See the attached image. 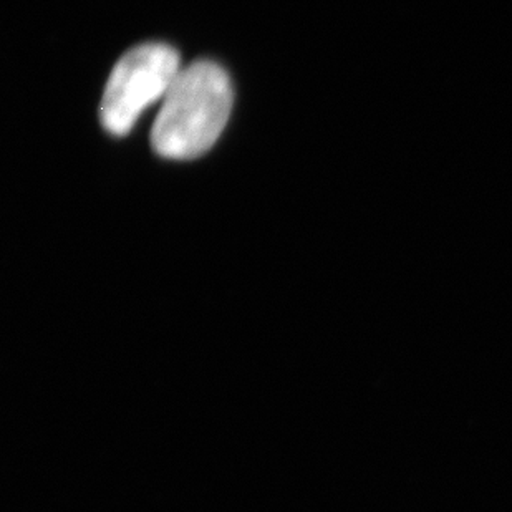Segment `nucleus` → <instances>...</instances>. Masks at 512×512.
I'll use <instances>...</instances> for the list:
<instances>
[{
  "label": "nucleus",
  "mask_w": 512,
  "mask_h": 512,
  "mask_svg": "<svg viewBox=\"0 0 512 512\" xmlns=\"http://www.w3.org/2000/svg\"><path fill=\"white\" fill-rule=\"evenodd\" d=\"M234 93L223 67L199 60L179 70L158 113L151 145L170 160H193L218 141L228 125Z\"/></svg>",
  "instance_id": "obj_1"
},
{
  "label": "nucleus",
  "mask_w": 512,
  "mask_h": 512,
  "mask_svg": "<svg viewBox=\"0 0 512 512\" xmlns=\"http://www.w3.org/2000/svg\"><path fill=\"white\" fill-rule=\"evenodd\" d=\"M179 73V55L165 44H143L131 49L113 68L103 95L100 116L107 131L130 133L140 113L166 97Z\"/></svg>",
  "instance_id": "obj_2"
}]
</instances>
